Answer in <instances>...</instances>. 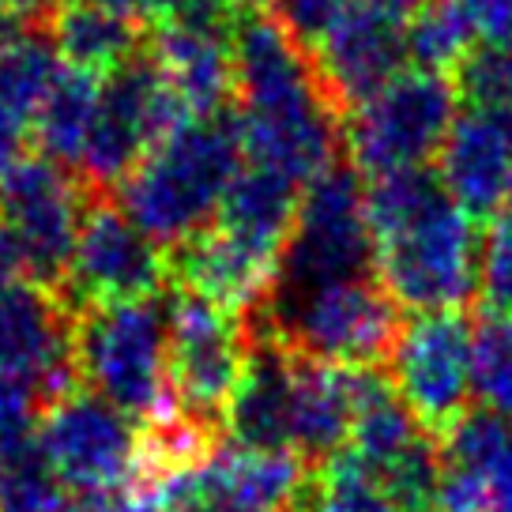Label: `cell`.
Here are the masks:
<instances>
[{
    "label": "cell",
    "mask_w": 512,
    "mask_h": 512,
    "mask_svg": "<svg viewBox=\"0 0 512 512\" xmlns=\"http://www.w3.org/2000/svg\"><path fill=\"white\" fill-rule=\"evenodd\" d=\"M234 121L245 162L309 185L336 166L343 125L313 53L275 16L249 12L234 27Z\"/></svg>",
    "instance_id": "cell-1"
},
{
    "label": "cell",
    "mask_w": 512,
    "mask_h": 512,
    "mask_svg": "<svg viewBox=\"0 0 512 512\" xmlns=\"http://www.w3.org/2000/svg\"><path fill=\"white\" fill-rule=\"evenodd\" d=\"M366 211L377 279L400 309H464L479 294V219L433 170L366 181Z\"/></svg>",
    "instance_id": "cell-2"
},
{
    "label": "cell",
    "mask_w": 512,
    "mask_h": 512,
    "mask_svg": "<svg viewBox=\"0 0 512 512\" xmlns=\"http://www.w3.org/2000/svg\"><path fill=\"white\" fill-rule=\"evenodd\" d=\"M241 151L234 113L185 117L113 189V200L162 249H177L204 234L238 177Z\"/></svg>",
    "instance_id": "cell-3"
},
{
    "label": "cell",
    "mask_w": 512,
    "mask_h": 512,
    "mask_svg": "<svg viewBox=\"0 0 512 512\" xmlns=\"http://www.w3.org/2000/svg\"><path fill=\"white\" fill-rule=\"evenodd\" d=\"M249 336L283 343L287 351L343 369L388 366L400 336V302L377 275L336 279L302 290H268L245 313Z\"/></svg>",
    "instance_id": "cell-4"
},
{
    "label": "cell",
    "mask_w": 512,
    "mask_h": 512,
    "mask_svg": "<svg viewBox=\"0 0 512 512\" xmlns=\"http://www.w3.org/2000/svg\"><path fill=\"white\" fill-rule=\"evenodd\" d=\"M80 384L117 411L147 422L174 400L170 388V290L87 305L76 313Z\"/></svg>",
    "instance_id": "cell-5"
},
{
    "label": "cell",
    "mask_w": 512,
    "mask_h": 512,
    "mask_svg": "<svg viewBox=\"0 0 512 512\" xmlns=\"http://www.w3.org/2000/svg\"><path fill=\"white\" fill-rule=\"evenodd\" d=\"M456 113L460 87L448 83V76L403 68L400 76L351 106L343 125L347 159L366 181L403 170H430Z\"/></svg>",
    "instance_id": "cell-6"
},
{
    "label": "cell",
    "mask_w": 512,
    "mask_h": 512,
    "mask_svg": "<svg viewBox=\"0 0 512 512\" xmlns=\"http://www.w3.org/2000/svg\"><path fill=\"white\" fill-rule=\"evenodd\" d=\"M358 275H377L366 177L354 166L336 162L305 185L272 287L302 290Z\"/></svg>",
    "instance_id": "cell-7"
},
{
    "label": "cell",
    "mask_w": 512,
    "mask_h": 512,
    "mask_svg": "<svg viewBox=\"0 0 512 512\" xmlns=\"http://www.w3.org/2000/svg\"><path fill=\"white\" fill-rule=\"evenodd\" d=\"M87 208V181L38 151L0 177V226L16 241L27 275L53 290L68 275Z\"/></svg>",
    "instance_id": "cell-8"
},
{
    "label": "cell",
    "mask_w": 512,
    "mask_h": 512,
    "mask_svg": "<svg viewBox=\"0 0 512 512\" xmlns=\"http://www.w3.org/2000/svg\"><path fill=\"white\" fill-rule=\"evenodd\" d=\"M249 343L245 313L196 290H170V388L185 411L226 426V407L249 362Z\"/></svg>",
    "instance_id": "cell-9"
},
{
    "label": "cell",
    "mask_w": 512,
    "mask_h": 512,
    "mask_svg": "<svg viewBox=\"0 0 512 512\" xmlns=\"http://www.w3.org/2000/svg\"><path fill=\"white\" fill-rule=\"evenodd\" d=\"M185 117L189 113L181 110L155 61L140 53L136 61L121 64L98 83L95 125L76 174L91 189H117L128 170L147 155V147Z\"/></svg>",
    "instance_id": "cell-10"
},
{
    "label": "cell",
    "mask_w": 512,
    "mask_h": 512,
    "mask_svg": "<svg viewBox=\"0 0 512 512\" xmlns=\"http://www.w3.org/2000/svg\"><path fill=\"white\" fill-rule=\"evenodd\" d=\"M388 377L407 411L433 433L445 437L471 411V320L464 309L415 313L400 324L388 354Z\"/></svg>",
    "instance_id": "cell-11"
},
{
    "label": "cell",
    "mask_w": 512,
    "mask_h": 512,
    "mask_svg": "<svg viewBox=\"0 0 512 512\" xmlns=\"http://www.w3.org/2000/svg\"><path fill=\"white\" fill-rule=\"evenodd\" d=\"M136 418L76 384L38 418V448L72 494H102L132 482L140 460Z\"/></svg>",
    "instance_id": "cell-12"
},
{
    "label": "cell",
    "mask_w": 512,
    "mask_h": 512,
    "mask_svg": "<svg viewBox=\"0 0 512 512\" xmlns=\"http://www.w3.org/2000/svg\"><path fill=\"white\" fill-rule=\"evenodd\" d=\"M170 283V256L147 230L132 223L117 200H98L87 208L72 264L61 294L80 313L87 305L151 298Z\"/></svg>",
    "instance_id": "cell-13"
},
{
    "label": "cell",
    "mask_w": 512,
    "mask_h": 512,
    "mask_svg": "<svg viewBox=\"0 0 512 512\" xmlns=\"http://www.w3.org/2000/svg\"><path fill=\"white\" fill-rule=\"evenodd\" d=\"M0 373L27 384L42 411L80 384L76 309L61 290L19 279L0 294Z\"/></svg>",
    "instance_id": "cell-14"
},
{
    "label": "cell",
    "mask_w": 512,
    "mask_h": 512,
    "mask_svg": "<svg viewBox=\"0 0 512 512\" xmlns=\"http://www.w3.org/2000/svg\"><path fill=\"white\" fill-rule=\"evenodd\" d=\"M422 0H354L317 38L313 64L339 106H354L411 68L407 38Z\"/></svg>",
    "instance_id": "cell-15"
},
{
    "label": "cell",
    "mask_w": 512,
    "mask_h": 512,
    "mask_svg": "<svg viewBox=\"0 0 512 512\" xmlns=\"http://www.w3.org/2000/svg\"><path fill=\"white\" fill-rule=\"evenodd\" d=\"M441 512H512V418L467 411L441 437Z\"/></svg>",
    "instance_id": "cell-16"
},
{
    "label": "cell",
    "mask_w": 512,
    "mask_h": 512,
    "mask_svg": "<svg viewBox=\"0 0 512 512\" xmlns=\"http://www.w3.org/2000/svg\"><path fill=\"white\" fill-rule=\"evenodd\" d=\"M445 185L475 219L505 208L512 189V117L509 113L471 106L456 113L448 128L437 170Z\"/></svg>",
    "instance_id": "cell-17"
},
{
    "label": "cell",
    "mask_w": 512,
    "mask_h": 512,
    "mask_svg": "<svg viewBox=\"0 0 512 512\" xmlns=\"http://www.w3.org/2000/svg\"><path fill=\"white\" fill-rule=\"evenodd\" d=\"M234 27L238 23H155L147 57L189 117L226 113L234 98Z\"/></svg>",
    "instance_id": "cell-18"
},
{
    "label": "cell",
    "mask_w": 512,
    "mask_h": 512,
    "mask_svg": "<svg viewBox=\"0 0 512 512\" xmlns=\"http://www.w3.org/2000/svg\"><path fill=\"white\" fill-rule=\"evenodd\" d=\"M170 272L177 287L196 290L234 313H249L272 290L279 260L256 253L245 241L230 238L226 230L211 223L204 234L177 245L170 256Z\"/></svg>",
    "instance_id": "cell-19"
},
{
    "label": "cell",
    "mask_w": 512,
    "mask_h": 512,
    "mask_svg": "<svg viewBox=\"0 0 512 512\" xmlns=\"http://www.w3.org/2000/svg\"><path fill=\"white\" fill-rule=\"evenodd\" d=\"M249 362L226 407V433L241 448H290L294 407V351L264 336H249Z\"/></svg>",
    "instance_id": "cell-20"
},
{
    "label": "cell",
    "mask_w": 512,
    "mask_h": 512,
    "mask_svg": "<svg viewBox=\"0 0 512 512\" xmlns=\"http://www.w3.org/2000/svg\"><path fill=\"white\" fill-rule=\"evenodd\" d=\"M354 430V369L328 366L294 354V407H290V448L305 464H332L351 445Z\"/></svg>",
    "instance_id": "cell-21"
},
{
    "label": "cell",
    "mask_w": 512,
    "mask_h": 512,
    "mask_svg": "<svg viewBox=\"0 0 512 512\" xmlns=\"http://www.w3.org/2000/svg\"><path fill=\"white\" fill-rule=\"evenodd\" d=\"M302 192L305 185L290 181L279 170L256 166V162H241L238 177H234L223 208H219L215 226L226 230L230 238L245 241L256 253L279 260L283 245L290 238L294 215H298V204H302Z\"/></svg>",
    "instance_id": "cell-22"
},
{
    "label": "cell",
    "mask_w": 512,
    "mask_h": 512,
    "mask_svg": "<svg viewBox=\"0 0 512 512\" xmlns=\"http://www.w3.org/2000/svg\"><path fill=\"white\" fill-rule=\"evenodd\" d=\"M49 34L64 64L91 72L98 80L117 72L121 64L136 61L144 49L140 16L110 4H91V0H68L61 12H53Z\"/></svg>",
    "instance_id": "cell-23"
},
{
    "label": "cell",
    "mask_w": 512,
    "mask_h": 512,
    "mask_svg": "<svg viewBox=\"0 0 512 512\" xmlns=\"http://www.w3.org/2000/svg\"><path fill=\"white\" fill-rule=\"evenodd\" d=\"M98 76L80 72L72 64H64L61 80L53 83L46 102L38 106L31 121V136L38 144V155L53 162H64L72 170H80L83 147L91 140L98 110Z\"/></svg>",
    "instance_id": "cell-24"
},
{
    "label": "cell",
    "mask_w": 512,
    "mask_h": 512,
    "mask_svg": "<svg viewBox=\"0 0 512 512\" xmlns=\"http://www.w3.org/2000/svg\"><path fill=\"white\" fill-rule=\"evenodd\" d=\"M64 57L49 31L34 23L12 27L0 38V106L31 125L38 106L46 102L53 83L61 80Z\"/></svg>",
    "instance_id": "cell-25"
},
{
    "label": "cell",
    "mask_w": 512,
    "mask_h": 512,
    "mask_svg": "<svg viewBox=\"0 0 512 512\" xmlns=\"http://www.w3.org/2000/svg\"><path fill=\"white\" fill-rule=\"evenodd\" d=\"M471 388L486 411L512 418V313L471 320Z\"/></svg>",
    "instance_id": "cell-26"
},
{
    "label": "cell",
    "mask_w": 512,
    "mask_h": 512,
    "mask_svg": "<svg viewBox=\"0 0 512 512\" xmlns=\"http://www.w3.org/2000/svg\"><path fill=\"white\" fill-rule=\"evenodd\" d=\"M471 46H475V31L456 0H422L407 38L411 68L448 76V68H460L471 57Z\"/></svg>",
    "instance_id": "cell-27"
},
{
    "label": "cell",
    "mask_w": 512,
    "mask_h": 512,
    "mask_svg": "<svg viewBox=\"0 0 512 512\" xmlns=\"http://www.w3.org/2000/svg\"><path fill=\"white\" fill-rule=\"evenodd\" d=\"M72 490L49 467L38 441L0 464V512H64Z\"/></svg>",
    "instance_id": "cell-28"
},
{
    "label": "cell",
    "mask_w": 512,
    "mask_h": 512,
    "mask_svg": "<svg viewBox=\"0 0 512 512\" xmlns=\"http://www.w3.org/2000/svg\"><path fill=\"white\" fill-rule=\"evenodd\" d=\"M313 482H317V494L328 512H403L347 448L332 464L317 467Z\"/></svg>",
    "instance_id": "cell-29"
},
{
    "label": "cell",
    "mask_w": 512,
    "mask_h": 512,
    "mask_svg": "<svg viewBox=\"0 0 512 512\" xmlns=\"http://www.w3.org/2000/svg\"><path fill=\"white\" fill-rule=\"evenodd\" d=\"M460 95L471 106L512 117V49L479 46V53H471L460 64Z\"/></svg>",
    "instance_id": "cell-30"
},
{
    "label": "cell",
    "mask_w": 512,
    "mask_h": 512,
    "mask_svg": "<svg viewBox=\"0 0 512 512\" xmlns=\"http://www.w3.org/2000/svg\"><path fill=\"white\" fill-rule=\"evenodd\" d=\"M38 418L42 403L34 400L31 388L0 373V464L38 441Z\"/></svg>",
    "instance_id": "cell-31"
},
{
    "label": "cell",
    "mask_w": 512,
    "mask_h": 512,
    "mask_svg": "<svg viewBox=\"0 0 512 512\" xmlns=\"http://www.w3.org/2000/svg\"><path fill=\"white\" fill-rule=\"evenodd\" d=\"M479 294L486 298V309L512 313V211H505L482 238Z\"/></svg>",
    "instance_id": "cell-32"
},
{
    "label": "cell",
    "mask_w": 512,
    "mask_h": 512,
    "mask_svg": "<svg viewBox=\"0 0 512 512\" xmlns=\"http://www.w3.org/2000/svg\"><path fill=\"white\" fill-rule=\"evenodd\" d=\"M272 16L287 27L305 49L317 46V38L336 23L354 0H272Z\"/></svg>",
    "instance_id": "cell-33"
},
{
    "label": "cell",
    "mask_w": 512,
    "mask_h": 512,
    "mask_svg": "<svg viewBox=\"0 0 512 512\" xmlns=\"http://www.w3.org/2000/svg\"><path fill=\"white\" fill-rule=\"evenodd\" d=\"M464 8L475 42L490 49H512V0H456Z\"/></svg>",
    "instance_id": "cell-34"
},
{
    "label": "cell",
    "mask_w": 512,
    "mask_h": 512,
    "mask_svg": "<svg viewBox=\"0 0 512 512\" xmlns=\"http://www.w3.org/2000/svg\"><path fill=\"white\" fill-rule=\"evenodd\" d=\"M27 136H31V125L19 121L16 113H8L0 106V177L27 155V151H23V147H27Z\"/></svg>",
    "instance_id": "cell-35"
},
{
    "label": "cell",
    "mask_w": 512,
    "mask_h": 512,
    "mask_svg": "<svg viewBox=\"0 0 512 512\" xmlns=\"http://www.w3.org/2000/svg\"><path fill=\"white\" fill-rule=\"evenodd\" d=\"M23 256H19L16 241L4 234V226H0V294L8 287H16L19 279H31V275H23Z\"/></svg>",
    "instance_id": "cell-36"
},
{
    "label": "cell",
    "mask_w": 512,
    "mask_h": 512,
    "mask_svg": "<svg viewBox=\"0 0 512 512\" xmlns=\"http://www.w3.org/2000/svg\"><path fill=\"white\" fill-rule=\"evenodd\" d=\"M4 4V12L19 23H38V19H49L53 16V4L57 0H0Z\"/></svg>",
    "instance_id": "cell-37"
},
{
    "label": "cell",
    "mask_w": 512,
    "mask_h": 512,
    "mask_svg": "<svg viewBox=\"0 0 512 512\" xmlns=\"http://www.w3.org/2000/svg\"><path fill=\"white\" fill-rule=\"evenodd\" d=\"M279 512H328V509H324V501H320V494H317V482H313V475H309V482L302 486V494L290 497Z\"/></svg>",
    "instance_id": "cell-38"
},
{
    "label": "cell",
    "mask_w": 512,
    "mask_h": 512,
    "mask_svg": "<svg viewBox=\"0 0 512 512\" xmlns=\"http://www.w3.org/2000/svg\"><path fill=\"white\" fill-rule=\"evenodd\" d=\"M177 512H256V509H245V505H234V501H219V497H196V501H189L185 509Z\"/></svg>",
    "instance_id": "cell-39"
},
{
    "label": "cell",
    "mask_w": 512,
    "mask_h": 512,
    "mask_svg": "<svg viewBox=\"0 0 512 512\" xmlns=\"http://www.w3.org/2000/svg\"><path fill=\"white\" fill-rule=\"evenodd\" d=\"M91 4H110V8H125V12H132V16L147 19V12H151V4H155V0H91Z\"/></svg>",
    "instance_id": "cell-40"
},
{
    "label": "cell",
    "mask_w": 512,
    "mask_h": 512,
    "mask_svg": "<svg viewBox=\"0 0 512 512\" xmlns=\"http://www.w3.org/2000/svg\"><path fill=\"white\" fill-rule=\"evenodd\" d=\"M226 12H234V16H249V12H256L264 0H219Z\"/></svg>",
    "instance_id": "cell-41"
},
{
    "label": "cell",
    "mask_w": 512,
    "mask_h": 512,
    "mask_svg": "<svg viewBox=\"0 0 512 512\" xmlns=\"http://www.w3.org/2000/svg\"><path fill=\"white\" fill-rule=\"evenodd\" d=\"M8 23H12V16H8V12H4V4H0V38H4V34L12 31V27H8Z\"/></svg>",
    "instance_id": "cell-42"
},
{
    "label": "cell",
    "mask_w": 512,
    "mask_h": 512,
    "mask_svg": "<svg viewBox=\"0 0 512 512\" xmlns=\"http://www.w3.org/2000/svg\"><path fill=\"white\" fill-rule=\"evenodd\" d=\"M505 208H509V211H512V189H509V200H505Z\"/></svg>",
    "instance_id": "cell-43"
},
{
    "label": "cell",
    "mask_w": 512,
    "mask_h": 512,
    "mask_svg": "<svg viewBox=\"0 0 512 512\" xmlns=\"http://www.w3.org/2000/svg\"><path fill=\"white\" fill-rule=\"evenodd\" d=\"M64 512H72V505H68V509H64Z\"/></svg>",
    "instance_id": "cell-44"
}]
</instances>
